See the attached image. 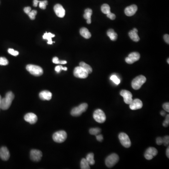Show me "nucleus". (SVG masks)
I'll return each mask as SVG.
<instances>
[{
	"instance_id": "1",
	"label": "nucleus",
	"mask_w": 169,
	"mask_h": 169,
	"mask_svg": "<svg viewBox=\"0 0 169 169\" xmlns=\"http://www.w3.org/2000/svg\"><path fill=\"white\" fill-rule=\"evenodd\" d=\"M14 98V95L11 92L7 93L5 97L1 99V108L3 110L8 109L12 103V101Z\"/></svg>"
},
{
	"instance_id": "2",
	"label": "nucleus",
	"mask_w": 169,
	"mask_h": 169,
	"mask_svg": "<svg viewBox=\"0 0 169 169\" xmlns=\"http://www.w3.org/2000/svg\"><path fill=\"white\" fill-rule=\"evenodd\" d=\"M88 105L86 103L81 104L79 106L75 107L71 111V114L73 117H79L87 110Z\"/></svg>"
},
{
	"instance_id": "3",
	"label": "nucleus",
	"mask_w": 169,
	"mask_h": 169,
	"mask_svg": "<svg viewBox=\"0 0 169 169\" xmlns=\"http://www.w3.org/2000/svg\"><path fill=\"white\" fill-rule=\"evenodd\" d=\"M146 81V78L143 75H140L134 78L132 82L133 89L138 90L141 89L142 86Z\"/></svg>"
},
{
	"instance_id": "4",
	"label": "nucleus",
	"mask_w": 169,
	"mask_h": 169,
	"mask_svg": "<svg viewBox=\"0 0 169 169\" xmlns=\"http://www.w3.org/2000/svg\"><path fill=\"white\" fill-rule=\"evenodd\" d=\"M26 69L28 71L35 76H40L43 73V71L42 68L35 65H28L26 66Z\"/></svg>"
},
{
	"instance_id": "5",
	"label": "nucleus",
	"mask_w": 169,
	"mask_h": 169,
	"mask_svg": "<svg viewBox=\"0 0 169 169\" xmlns=\"http://www.w3.org/2000/svg\"><path fill=\"white\" fill-rule=\"evenodd\" d=\"M119 156L117 154L115 153L111 154L109 156H108L105 160L106 166L109 168L112 167L118 163L119 161Z\"/></svg>"
},
{
	"instance_id": "6",
	"label": "nucleus",
	"mask_w": 169,
	"mask_h": 169,
	"mask_svg": "<svg viewBox=\"0 0 169 169\" xmlns=\"http://www.w3.org/2000/svg\"><path fill=\"white\" fill-rule=\"evenodd\" d=\"M66 133L65 131H60L54 133L53 139L57 143H62L66 140Z\"/></svg>"
},
{
	"instance_id": "7",
	"label": "nucleus",
	"mask_w": 169,
	"mask_h": 169,
	"mask_svg": "<svg viewBox=\"0 0 169 169\" xmlns=\"http://www.w3.org/2000/svg\"><path fill=\"white\" fill-rule=\"evenodd\" d=\"M93 118L99 123H103L106 121V119L105 114L100 109H96L95 111L93 114Z\"/></svg>"
},
{
	"instance_id": "8",
	"label": "nucleus",
	"mask_w": 169,
	"mask_h": 169,
	"mask_svg": "<svg viewBox=\"0 0 169 169\" xmlns=\"http://www.w3.org/2000/svg\"><path fill=\"white\" fill-rule=\"evenodd\" d=\"M74 76L80 79H86L89 76V73L84 68L81 66L75 68L73 71Z\"/></svg>"
},
{
	"instance_id": "9",
	"label": "nucleus",
	"mask_w": 169,
	"mask_h": 169,
	"mask_svg": "<svg viewBox=\"0 0 169 169\" xmlns=\"http://www.w3.org/2000/svg\"><path fill=\"white\" fill-rule=\"evenodd\" d=\"M120 143L126 148H129L131 146V142L129 136L124 133H121L118 136Z\"/></svg>"
},
{
	"instance_id": "10",
	"label": "nucleus",
	"mask_w": 169,
	"mask_h": 169,
	"mask_svg": "<svg viewBox=\"0 0 169 169\" xmlns=\"http://www.w3.org/2000/svg\"><path fill=\"white\" fill-rule=\"evenodd\" d=\"M140 58V54L136 52L130 53L128 57H126L125 60L126 62L128 64H133L135 62L138 61Z\"/></svg>"
},
{
	"instance_id": "11",
	"label": "nucleus",
	"mask_w": 169,
	"mask_h": 169,
	"mask_svg": "<svg viewBox=\"0 0 169 169\" xmlns=\"http://www.w3.org/2000/svg\"><path fill=\"white\" fill-rule=\"evenodd\" d=\"M158 153L156 148L153 147H150L147 148L145 152L144 156L146 159L150 160L153 159L154 156H156Z\"/></svg>"
},
{
	"instance_id": "12",
	"label": "nucleus",
	"mask_w": 169,
	"mask_h": 169,
	"mask_svg": "<svg viewBox=\"0 0 169 169\" xmlns=\"http://www.w3.org/2000/svg\"><path fill=\"white\" fill-rule=\"evenodd\" d=\"M121 96L124 98V103L127 104H130V103L133 101L132 94L129 91L126 90H123L121 91L120 93Z\"/></svg>"
},
{
	"instance_id": "13",
	"label": "nucleus",
	"mask_w": 169,
	"mask_h": 169,
	"mask_svg": "<svg viewBox=\"0 0 169 169\" xmlns=\"http://www.w3.org/2000/svg\"><path fill=\"white\" fill-rule=\"evenodd\" d=\"M42 153L40 150H33L30 152V158L34 161H39L42 159Z\"/></svg>"
},
{
	"instance_id": "14",
	"label": "nucleus",
	"mask_w": 169,
	"mask_h": 169,
	"mask_svg": "<svg viewBox=\"0 0 169 169\" xmlns=\"http://www.w3.org/2000/svg\"><path fill=\"white\" fill-rule=\"evenodd\" d=\"M54 10L56 14L59 18H62L65 16L66 10L60 4H57L54 6Z\"/></svg>"
},
{
	"instance_id": "15",
	"label": "nucleus",
	"mask_w": 169,
	"mask_h": 169,
	"mask_svg": "<svg viewBox=\"0 0 169 169\" xmlns=\"http://www.w3.org/2000/svg\"><path fill=\"white\" fill-rule=\"evenodd\" d=\"M130 109L132 110H137V109H141L143 106V103L141 100L138 99L133 100L130 103Z\"/></svg>"
},
{
	"instance_id": "16",
	"label": "nucleus",
	"mask_w": 169,
	"mask_h": 169,
	"mask_svg": "<svg viewBox=\"0 0 169 169\" xmlns=\"http://www.w3.org/2000/svg\"><path fill=\"white\" fill-rule=\"evenodd\" d=\"M138 10V7L136 5L133 4L127 7L124 10V13L127 16H131L134 15Z\"/></svg>"
},
{
	"instance_id": "17",
	"label": "nucleus",
	"mask_w": 169,
	"mask_h": 169,
	"mask_svg": "<svg viewBox=\"0 0 169 169\" xmlns=\"http://www.w3.org/2000/svg\"><path fill=\"white\" fill-rule=\"evenodd\" d=\"M24 119L26 122L31 124H34L37 122L38 118L35 114L33 113H29L26 114L25 116Z\"/></svg>"
},
{
	"instance_id": "18",
	"label": "nucleus",
	"mask_w": 169,
	"mask_h": 169,
	"mask_svg": "<svg viewBox=\"0 0 169 169\" xmlns=\"http://www.w3.org/2000/svg\"><path fill=\"white\" fill-rule=\"evenodd\" d=\"M10 157V152L8 148L5 147H3L0 148V157L2 160H8Z\"/></svg>"
},
{
	"instance_id": "19",
	"label": "nucleus",
	"mask_w": 169,
	"mask_h": 169,
	"mask_svg": "<svg viewBox=\"0 0 169 169\" xmlns=\"http://www.w3.org/2000/svg\"><path fill=\"white\" fill-rule=\"evenodd\" d=\"M52 96V93L48 91H43L39 94V98L42 100H50L51 99Z\"/></svg>"
},
{
	"instance_id": "20",
	"label": "nucleus",
	"mask_w": 169,
	"mask_h": 169,
	"mask_svg": "<svg viewBox=\"0 0 169 169\" xmlns=\"http://www.w3.org/2000/svg\"><path fill=\"white\" fill-rule=\"evenodd\" d=\"M93 14V11L91 9L88 8L85 10V14H84V18L86 20V23L88 24H90L91 23V16Z\"/></svg>"
},
{
	"instance_id": "21",
	"label": "nucleus",
	"mask_w": 169,
	"mask_h": 169,
	"mask_svg": "<svg viewBox=\"0 0 169 169\" xmlns=\"http://www.w3.org/2000/svg\"><path fill=\"white\" fill-rule=\"evenodd\" d=\"M80 34L82 37L86 39H89L91 37V34L86 28H82L80 30Z\"/></svg>"
},
{
	"instance_id": "22",
	"label": "nucleus",
	"mask_w": 169,
	"mask_h": 169,
	"mask_svg": "<svg viewBox=\"0 0 169 169\" xmlns=\"http://www.w3.org/2000/svg\"><path fill=\"white\" fill-rule=\"evenodd\" d=\"M107 35L109 37L111 40L115 41L117 39L118 34L115 32L114 30L112 29L109 30L107 32Z\"/></svg>"
},
{
	"instance_id": "23",
	"label": "nucleus",
	"mask_w": 169,
	"mask_h": 169,
	"mask_svg": "<svg viewBox=\"0 0 169 169\" xmlns=\"http://www.w3.org/2000/svg\"><path fill=\"white\" fill-rule=\"evenodd\" d=\"M55 34H51V33H47L44 34L43 36V39H47L48 40V44H52L53 43L52 40V38L53 37H55Z\"/></svg>"
},
{
	"instance_id": "24",
	"label": "nucleus",
	"mask_w": 169,
	"mask_h": 169,
	"mask_svg": "<svg viewBox=\"0 0 169 169\" xmlns=\"http://www.w3.org/2000/svg\"><path fill=\"white\" fill-rule=\"evenodd\" d=\"M129 36L134 42H138L140 40V37L138 35L137 33L133 31V30L129 32Z\"/></svg>"
},
{
	"instance_id": "25",
	"label": "nucleus",
	"mask_w": 169,
	"mask_h": 169,
	"mask_svg": "<svg viewBox=\"0 0 169 169\" xmlns=\"http://www.w3.org/2000/svg\"><path fill=\"white\" fill-rule=\"evenodd\" d=\"M80 66L84 68L88 72L89 74H90L93 71V69H92V67L89 65H87L85 62H81L80 63Z\"/></svg>"
},
{
	"instance_id": "26",
	"label": "nucleus",
	"mask_w": 169,
	"mask_h": 169,
	"mask_svg": "<svg viewBox=\"0 0 169 169\" xmlns=\"http://www.w3.org/2000/svg\"><path fill=\"white\" fill-rule=\"evenodd\" d=\"M86 159L88 162L89 165H93L95 164V161L94 160V154L93 153H91L88 154Z\"/></svg>"
},
{
	"instance_id": "27",
	"label": "nucleus",
	"mask_w": 169,
	"mask_h": 169,
	"mask_svg": "<svg viewBox=\"0 0 169 169\" xmlns=\"http://www.w3.org/2000/svg\"><path fill=\"white\" fill-rule=\"evenodd\" d=\"M80 168L81 169H90L89 165L85 158H83L81 161Z\"/></svg>"
},
{
	"instance_id": "28",
	"label": "nucleus",
	"mask_w": 169,
	"mask_h": 169,
	"mask_svg": "<svg viewBox=\"0 0 169 169\" xmlns=\"http://www.w3.org/2000/svg\"><path fill=\"white\" fill-rule=\"evenodd\" d=\"M101 10L104 14H107L110 12V8L107 4H103L101 7Z\"/></svg>"
},
{
	"instance_id": "29",
	"label": "nucleus",
	"mask_w": 169,
	"mask_h": 169,
	"mask_svg": "<svg viewBox=\"0 0 169 169\" xmlns=\"http://www.w3.org/2000/svg\"><path fill=\"white\" fill-rule=\"evenodd\" d=\"M101 132V129L99 128H92L89 130L90 134L91 135H95L99 134Z\"/></svg>"
},
{
	"instance_id": "30",
	"label": "nucleus",
	"mask_w": 169,
	"mask_h": 169,
	"mask_svg": "<svg viewBox=\"0 0 169 169\" xmlns=\"http://www.w3.org/2000/svg\"><path fill=\"white\" fill-rule=\"evenodd\" d=\"M110 80L112 81L114 83H115L116 85H118V84L120 83V80L118 78V77L116 75H112L110 77Z\"/></svg>"
},
{
	"instance_id": "31",
	"label": "nucleus",
	"mask_w": 169,
	"mask_h": 169,
	"mask_svg": "<svg viewBox=\"0 0 169 169\" xmlns=\"http://www.w3.org/2000/svg\"><path fill=\"white\" fill-rule=\"evenodd\" d=\"M37 13V11L36 10H33L32 11H30L28 15L29 16L30 19H31V20H34L35 19V16H36Z\"/></svg>"
},
{
	"instance_id": "32",
	"label": "nucleus",
	"mask_w": 169,
	"mask_h": 169,
	"mask_svg": "<svg viewBox=\"0 0 169 169\" xmlns=\"http://www.w3.org/2000/svg\"><path fill=\"white\" fill-rule=\"evenodd\" d=\"M48 4V2L46 0L45 1H39V7L40 9H43V10H44V9H46V6H47V5Z\"/></svg>"
},
{
	"instance_id": "33",
	"label": "nucleus",
	"mask_w": 169,
	"mask_h": 169,
	"mask_svg": "<svg viewBox=\"0 0 169 169\" xmlns=\"http://www.w3.org/2000/svg\"><path fill=\"white\" fill-rule=\"evenodd\" d=\"M8 63H9V61L6 58L3 57H0V65L1 66H7L8 65Z\"/></svg>"
},
{
	"instance_id": "34",
	"label": "nucleus",
	"mask_w": 169,
	"mask_h": 169,
	"mask_svg": "<svg viewBox=\"0 0 169 169\" xmlns=\"http://www.w3.org/2000/svg\"><path fill=\"white\" fill-rule=\"evenodd\" d=\"M8 51L10 54H11L12 56H16L19 54V52L18 51H15V50L13 49H11V48H9L8 49Z\"/></svg>"
},
{
	"instance_id": "35",
	"label": "nucleus",
	"mask_w": 169,
	"mask_h": 169,
	"mask_svg": "<svg viewBox=\"0 0 169 169\" xmlns=\"http://www.w3.org/2000/svg\"><path fill=\"white\" fill-rule=\"evenodd\" d=\"M163 143L165 146H167L169 145V136H165L163 138Z\"/></svg>"
},
{
	"instance_id": "36",
	"label": "nucleus",
	"mask_w": 169,
	"mask_h": 169,
	"mask_svg": "<svg viewBox=\"0 0 169 169\" xmlns=\"http://www.w3.org/2000/svg\"><path fill=\"white\" fill-rule=\"evenodd\" d=\"M169 114H167L166 116V118H165V120L164 121V122H163V125L164 127H168L169 126Z\"/></svg>"
},
{
	"instance_id": "37",
	"label": "nucleus",
	"mask_w": 169,
	"mask_h": 169,
	"mask_svg": "<svg viewBox=\"0 0 169 169\" xmlns=\"http://www.w3.org/2000/svg\"><path fill=\"white\" fill-rule=\"evenodd\" d=\"M107 16L108 18H109L111 20H114L115 19H116V15L113 13H111V12L107 14Z\"/></svg>"
},
{
	"instance_id": "38",
	"label": "nucleus",
	"mask_w": 169,
	"mask_h": 169,
	"mask_svg": "<svg viewBox=\"0 0 169 169\" xmlns=\"http://www.w3.org/2000/svg\"><path fill=\"white\" fill-rule=\"evenodd\" d=\"M53 63L55 64H61V61H60L58 59V57H55L53 58Z\"/></svg>"
},
{
	"instance_id": "39",
	"label": "nucleus",
	"mask_w": 169,
	"mask_h": 169,
	"mask_svg": "<svg viewBox=\"0 0 169 169\" xmlns=\"http://www.w3.org/2000/svg\"><path fill=\"white\" fill-rule=\"evenodd\" d=\"M163 108L165 111L168 112H169V103H166L163 105Z\"/></svg>"
},
{
	"instance_id": "40",
	"label": "nucleus",
	"mask_w": 169,
	"mask_h": 169,
	"mask_svg": "<svg viewBox=\"0 0 169 169\" xmlns=\"http://www.w3.org/2000/svg\"><path fill=\"white\" fill-rule=\"evenodd\" d=\"M156 144L158 145H161L163 144V138L161 137H158L156 138Z\"/></svg>"
},
{
	"instance_id": "41",
	"label": "nucleus",
	"mask_w": 169,
	"mask_h": 169,
	"mask_svg": "<svg viewBox=\"0 0 169 169\" xmlns=\"http://www.w3.org/2000/svg\"><path fill=\"white\" fill-rule=\"evenodd\" d=\"M96 137L97 141H102L103 139V135H101V134H97V135H96Z\"/></svg>"
},
{
	"instance_id": "42",
	"label": "nucleus",
	"mask_w": 169,
	"mask_h": 169,
	"mask_svg": "<svg viewBox=\"0 0 169 169\" xmlns=\"http://www.w3.org/2000/svg\"><path fill=\"white\" fill-rule=\"evenodd\" d=\"M24 10L26 14H28V13L31 11V7H25V8H24Z\"/></svg>"
},
{
	"instance_id": "43",
	"label": "nucleus",
	"mask_w": 169,
	"mask_h": 169,
	"mask_svg": "<svg viewBox=\"0 0 169 169\" xmlns=\"http://www.w3.org/2000/svg\"><path fill=\"white\" fill-rule=\"evenodd\" d=\"M164 39H165V42H166L168 44H169V34H165L164 37Z\"/></svg>"
},
{
	"instance_id": "44",
	"label": "nucleus",
	"mask_w": 169,
	"mask_h": 169,
	"mask_svg": "<svg viewBox=\"0 0 169 169\" xmlns=\"http://www.w3.org/2000/svg\"><path fill=\"white\" fill-rule=\"evenodd\" d=\"M61 66H57L55 67V71H56V72H57V73H59V72L61 71Z\"/></svg>"
},
{
	"instance_id": "45",
	"label": "nucleus",
	"mask_w": 169,
	"mask_h": 169,
	"mask_svg": "<svg viewBox=\"0 0 169 169\" xmlns=\"http://www.w3.org/2000/svg\"><path fill=\"white\" fill-rule=\"evenodd\" d=\"M39 2V1L38 0H34V1H33V2H34V6L37 7Z\"/></svg>"
},
{
	"instance_id": "46",
	"label": "nucleus",
	"mask_w": 169,
	"mask_h": 169,
	"mask_svg": "<svg viewBox=\"0 0 169 169\" xmlns=\"http://www.w3.org/2000/svg\"><path fill=\"white\" fill-rule=\"evenodd\" d=\"M166 156H167V157L168 158H169V147H167V150H166Z\"/></svg>"
},
{
	"instance_id": "47",
	"label": "nucleus",
	"mask_w": 169,
	"mask_h": 169,
	"mask_svg": "<svg viewBox=\"0 0 169 169\" xmlns=\"http://www.w3.org/2000/svg\"><path fill=\"white\" fill-rule=\"evenodd\" d=\"M161 115L162 116L164 117V116H165L166 112H165V111H162L161 112Z\"/></svg>"
},
{
	"instance_id": "48",
	"label": "nucleus",
	"mask_w": 169,
	"mask_h": 169,
	"mask_svg": "<svg viewBox=\"0 0 169 169\" xmlns=\"http://www.w3.org/2000/svg\"><path fill=\"white\" fill-rule=\"evenodd\" d=\"M1 96L0 95V109H1Z\"/></svg>"
},
{
	"instance_id": "49",
	"label": "nucleus",
	"mask_w": 169,
	"mask_h": 169,
	"mask_svg": "<svg viewBox=\"0 0 169 169\" xmlns=\"http://www.w3.org/2000/svg\"><path fill=\"white\" fill-rule=\"evenodd\" d=\"M167 62H168V64L169 63V59L168 58V60H167Z\"/></svg>"
}]
</instances>
